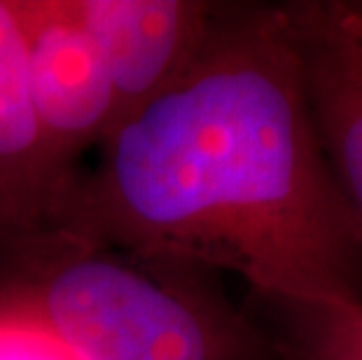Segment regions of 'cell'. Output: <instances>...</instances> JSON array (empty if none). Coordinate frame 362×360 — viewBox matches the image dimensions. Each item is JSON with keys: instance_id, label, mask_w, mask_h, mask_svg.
<instances>
[{"instance_id": "cell-8", "label": "cell", "mask_w": 362, "mask_h": 360, "mask_svg": "<svg viewBox=\"0 0 362 360\" xmlns=\"http://www.w3.org/2000/svg\"><path fill=\"white\" fill-rule=\"evenodd\" d=\"M0 360H75L33 313L0 293Z\"/></svg>"}, {"instance_id": "cell-5", "label": "cell", "mask_w": 362, "mask_h": 360, "mask_svg": "<svg viewBox=\"0 0 362 360\" xmlns=\"http://www.w3.org/2000/svg\"><path fill=\"white\" fill-rule=\"evenodd\" d=\"M68 7L103 59L119 124L185 73L208 37L220 3L68 0Z\"/></svg>"}, {"instance_id": "cell-7", "label": "cell", "mask_w": 362, "mask_h": 360, "mask_svg": "<svg viewBox=\"0 0 362 360\" xmlns=\"http://www.w3.org/2000/svg\"><path fill=\"white\" fill-rule=\"evenodd\" d=\"M241 309L276 360H362V304L248 293Z\"/></svg>"}, {"instance_id": "cell-3", "label": "cell", "mask_w": 362, "mask_h": 360, "mask_svg": "<svg viewBox=\"0 0 362 360\" xmlns=\"http://www.w3.org/2000/svg\"><path fill=\"white\" fill-rule=\"evenodd\" d=\"M26 82L54 164L75 178L84 152L117 124L112 84L94 40L68 0H12Z\"/></svg>"}, {"instance_id": "cell-2", "label": "cell", "mask_w": 362, "mask_h": 360, "mask_svg": "<svg viewBox=\"0 0 362 360\" xmlns=\"http://www.w3.org/2000/svg\"><path fill=\"white\" fill-rule=\"evenodd\" d=\"M0 293L75 360H276L218 274L49 229L0 243Z\"/></svg>"}, {"instance_id": "cell-1", "label": "cell", "mask_w": 362, "mask_h": 360, "mask_svg": "<svg viewBox=\"0 0 362 360\" xmlns=\"http://www.w3.org/2000/svg\"><path fill=\"white\" fill-rule=\"evenodd\" d=\"M49 232L250 295L362 304V225L315 139L281 3H220L194 61L80 168Z\"/></svg>"}, {"instance_id": "cell-6", "label": "cell", "mask_w": 362, "mask_h": 360, "mask_svg": "<svg viewBox=\"0 0 362 360\" xmlns=\"http://www.w3.org/2000/svg\"><path fill=\"white\" fill-rule=\"evenodd\" d=\"M71 182L30 103L14 3L0 0V243L49 229Z\"/></svg>"}, {"instance_id": "cell-4", "label": "cell", "mask_w": 362, "mask_h": 360, "mask_svg": "<svg viewBox=\"0 0 362 360\" xmlns=\"http://www.w3.org/2000/svg\"><path fill=\"white\" fill-rule=\"evenodd\" d=\"M315 139L362 225V19L353 0L281 3Z\"/></svg>"}, {"instance_id": "cell-9", "label": "cell", "mask_w": 362, "mask_h": 360, "mask_svg": "<svg viewBox=\"0 0 362 360\" xmlns=\"http://www.w3.org/2000/svg\"><path fill=\"white\" fill-rule=\"evenodd\" d=\"M353 7H356V12L360 14V19H362V0H353Z\"/></svg>"}]
</instances>
